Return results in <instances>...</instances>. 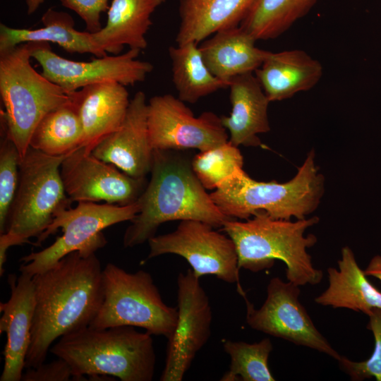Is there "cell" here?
Segmentation results:
<instances>
[{
    "label": "cell",
    "mask_w": 381,
    "mask_h": 381,
    "mask_svg": "<svg viewBox=\"0 0 381 381\" xmlns=\"http://www.w3.org/2000/svg\"><path fill=\"white\" fill-rule=\"evenodd\" d=\"M97 250L73 251L32 277L35 304L25 368L44 363L56 339L89 326L97 315L104 298Z\"/></svg>",
    "instance_id": "6da1fadb"
},
{
    "label": "cell",
    "mask_w": 381,
    "mask_h": 381,
    "mask_svg": "<svg viewBox=\"0 0 381 381\" xmlns=\"http://www.w3.org/2000/svg\"><path fill=\"white\" fill-rule=\"evenodd\" d=\"M150 174L137 200L139 212L123 234L125 248L148 241L167 222L198 220L218 228L234 219L218 208L195 174L191 160L179 150H154Z\"/></svg>",
    "instance_id": "7a4b0ae2"
},
{
    "label": "cell",
    "mask_w": 381,
    "mask_h": 381,
    "mask_svg": "<svg viewBox=\"0 0 381 381\" xmlns=\"http://www.w3.org/2000/svg\"><path fill=\"white\" fill-rule=\"evenodd\" d=\"M319 221L317 216L296 221L278 219L260 211L246 220H228L222 229L235 244L240 269L258 272L281 260L286 265L287 281L300 286L318 284L323 277L307 251L317 243V237L305 235Z\"/></svg>",
    "instance_id": "3957f363"
},
{
    "label": "cell",
    "mask_w": 381,
    "mask_h": 381,
    "mask_svg": "<svg viewBox=\"0 0 381 381\" xmlns=\"http://www.w3.org/2000/svg\"><path fill=\"white\" fill-rule=\"evenodd\" d=\"M50 351L68 362L74 380L111 375L122 381H151L155 373L152 334L131 326H87L60 337Z\"/></svg>",
    "instance_id": "277c9868"
},
{
    "label": "cell",
    "mask_w": 381,
    "mask_h": 381,
    "mask_svg": "<svg viewBox=\"0 0 381 381\" xmlns=\"http://www.w3.org/2000/svg\"><path fill=\"white\" fill-rule=\"evenodd\" d=\"M315 159L312 150L296 175L284 183L258 181L242 169L210 195L231 219L246 220L260 211L274 219H306L318 208L325 192V178Z\"/></svg>",
    "instance_id": "5b68a950"
},
{
    "label": "cell",
    "mask_w": 381,
    "mask_h": 381,
    "mask_svg": "<svg viewBox=\"0 0 381 381\" xmlns=\"http://www.w3.org/2000/svg\"><path fill=\"white\" fill-rule=\"evenodd\" d=\"M66 156L48 155L29 147L20 159L17 190L6 232L0 235L1 276L10 247L38 238L59 210L71 207L73 202L66 193L60 171Z\"/></svg>",
    "instance_id": "8992f818"
},
{
    "label": "cell",
    "mask_w": 381,
    "mask_h": 381,
    "mask_svg": "<svg viewBox=\"0 0 381 381\" xmlns=\"http://www.w3.org/2000/svg\"><path fill=\"white\" fill-rule=\"evenodd\" d=\"M35 44L23 43L0 52V95L4 107L1 111V129L17 147L20 159L40 120L70 99L71 92L31 66Z\"/></svg>",
    "instance_id": "52a82bcc"
},
{
    "label": "cell",
    "mask_w": 381,
    "mask_h": 381,
    "mask_svg": "<svg viewBox=\"0 0 381 381\" xmlns=\"http://www.w3.org/2000/svg\"><path fill=\"white\" fill-rule=\"evenodd\" d=\"M104 298L89 327L105 329L131 326L152 335H171L177 322V308L167 306L151 274L143 270L128 272L108 263L102 270Z\"/></svg>",
    "instance_id": "ba28073f"
},
{
    "label": "cell",
    "mask_w": 381,
    "mask_h": 381,
    "mask_svg": "<svg viewBox=\"0 0 381 381\" xmlns=\"http://www.w3.org/2000/svg\"><path fill=\"white\" fill-rule=\"evenodd\" d=\"M139 210L137 201L127 205L78 202L74 208L59 210L35 245H40L59 228L63 234L47 248L23 257L20 261L24 264L20 265V272L32 277L73 251L103 248L107 241L102 230L119 222L131 221Z\"/></svg>",
    "instance_id": "9c48e42d"
},
{
    "label": "cell",
    "mask_w": 381,
    "mask_h": 381,
    "mask_svg": "<svg viewBox=\"0 0 381 381\" xmlns=\"http://www.w3.org/2000/svg\"><path fill=\"white\" fill-rule=\"evenodd\" d=\"M214 229L201 221L182 220L174 231L148 240L147 259L164 254L180 255L198 278L212 274L226 283L236 284L238 293L244 297L235 244L228 235Z\"/></svg>",
    "instance_id": "30bf717a"
},
{
    "label": "cell",
    "mask_w": 381,
    "mask_h": 381,
    "mask_svg": "<svg viewBox=\"0 0 381 381\" xmlns=\"http://www.w3.org/2000/svg\"><path fill=\"white\" fill-rule=\"evenodd\" d=\"M299 286L275 277L267 286V297L258 309L243 297L246 322L253 329L325 353L339 361L341 355L318 331L299 301Z\"/></svg>",
    "instance_id": "8fae6325"
},
{
    "label": "cell",
    "mask_w": 381,
    "mask_h": 381,
    "mask_svg": "<svg viewBox=\"0 0 381 381\" xmlns=\"http://www.w3.org/2000/svg\"><path fill=\"white\" fill-rule=\"evenodd\" d=\"M149 138L153 150H208L229 141L221 116L204 111L195 116L179 97H152L147 103Z\"/></svg>",
    "instance_id": "7c38bea8"
},
{
    "label": "cell",
    "mask_w": 381,
    "mask_h": 381,
    "mask_svg": "<svg viewBox=\"0 0 381 381\" xmlns=\"http://www.w3.org/2000/svg\"><path fill=\"white\" fill-rule=\"evenodd\" d=\"M177 322L167 339L161 381H181L211 334L209 298L192 270L177 277Z\"/></svg>",
    "instance_id": "4fadbf2b"
},
{
    "label": "cell",
    "mask_w": 381,
    "mask_h": 381,
    "mask_svg": "<svg viewBox=\"0 0 381 381\" xmlns=\"http://www.w3.org/2000/svg\"><path fill=\"white\" fill-rule=\"evenodd\" d=\"M140 50L129 49L124 54L97 57L90 61H75L52 52L49 43H36L31 53L42 68V74L68 92L90 85L118 83L133 85L145 80L152 71L147 61L137 59Z\"/></svg>",
    "instance_id": "5bb4252c"
},
{
    "label": "cell",
    "mask_w": 381,
    "mask_h": 381,
    "mask_svg": "<svg viewBox=\"0 0 381 381\" xmlns=\"http://www.w3.org/2000/svg\"><path fill=\"white\" fill-rule=\"evenodd\" d=\"M60 171L66 193L72 202L104 201L127 205L138 200L147 185L146 178L136 179L120 171L82 147L65 157Z\"/></svg>",
    "instance_id": "9a60e30c"
},
{
    "label": "cell",
    "mask_w": 381,
    "mask_h": 381,
    "mask_svg": "<svg viewBox=\"0 0 381 381\" xmlns=\"http://www.w3.org/2000/svg\"><path fill=\"white\" fill-rule=\"evenodd\" d=\"M153 150L149 138L146 96L138 91L131 99L120 128L98 143L92 154L132 177L145 179L151 171Z\"/></svg>",
    "instance_id": "2e32d148"
},
{
    "label": "cell",
    "mask_w": 381,
    "mask_h": 381,
    "mask_svg": "<svg viewBox=\"0 0 381 381\" xmlns=\"http://www.w3.org/2000/svg\"><path fill=\"white\" fill-rule=\"evenodd\" d=\"M8 282L10 298L0 303V333L6 335L0 380L20 381L30 341L35 304L34 284L32 277L22 272L18 277L10 274Z\"/></svg>",
    "instance_id": "e0dca14e"
},
{
    "label": "cell",
    "mask_w": 381,
    "mask_h": 381,
    "mask_svg": "<svg viewBox=\"0 0 381 381\" xmlns=\"http://www.w3.org/2000/svg\"><path fill=\"white\" fill-rule=\"evenodd\" d=\"M83 126L81 147L87 153L121 126L130 104L125 85L104 83L71 92Z\"/></svg>",
    "instance_id": "ac0fdd59"
},
{
    "label": "cell",
    "mask_w": 381,
    "mask_h": 381,
    "mask_svg": "<svg viewBox=\"0 0 381 381\" xmlns=\"http://www.w3.org/2000/svg\"><path fill=\"white\" fill-rule=\"evenodd\" d=\"M228 87L231 111L221 120L229 131V141L237 147L260 146L258 135L270 131L268 97L253 73L234 78Z\"/></svg>",
    "instance_id": "d6986e66"
},
{
    "label": "cell",
    "mask_w": 381,
    "mask_h": 381,
    "mask_svg": "<svg viewBox=\"0 0 381 381\" xmlns=\"http://www.w3.org/2000/svg\"><path fill=\"white\" fill-rule=\"evenodd\" d=\"M254 73L271 102L311 90L321 79L323 67L301 49L268 52Z\"/></svg>",
    "instance_id": "ffe728a7"
},
{
    "label": "cell",
    "mask_w": 381,
    "mask_h": 381,
    "mask_svg": "<svg viewBox=\"0 0 381 381\" xmlns=\"http://www.w3.org/2000/svg\"><path fill=\"white\" fill-rule=\"evenodd\" d=\"M165 0H113L107 11L106 25L91 33L95 46L102 53L120 54L125 45L145 49V35L152 25V13Z\"/></svg>",
    "instance_id": "44dd1931"
},
{
    "label": "cell",
    "mask_w": 381,
    "mask_h": 381,
    "mask_svg": "<svg viewBox=\"0 0 381 381\" xmlns=\"http://www.w3.org/2000/svg\"><path fill=\"white\" fill-rule=\"evenodd\" d=\"M256 41L239 25L215 32L199 49L211 73L229 85L234 78L254 73L262 65L268 51L257 47Z\"/></svg>",
    "instance_id": "7402d4cb"
},
{
    "label": "cell",
    "mask_w": 381,
    "mask_h": 381,
    "mask_svg": "<svg viewBox=\"0 0 381 381\" xmlns=\"http://www.w3.org/2000/svg\"><path fill=\"white\" fill-rule=\"evenodd\" d=\"M338 269H327L329 286L315 298L320 306L346 308L367 315L373 308L381 309V291L373 285L358 265L353 250L344 246Z\"/></svg>",
    "instance_id": "603a6c76"
},
{
    "label": "cell",
    "mask_w": 381,
    "mask_h": 381,
    "mask_svg": "<svg viewBox=\"0 0 381 381\" xmlns=\"http://www.w3.org/2000/svg\"><path fill=\"white\" fill-rule=\"evenodd\" d=\"M253 0H180L177 45L198 44L215 32L239 26Z\"/></svg>",
    "instance_id": "cb8c5ba5"
},
{
    "label": "cell",
    "mask_w": 381,
    "mask_h": 381,
    "mask_svg": "<svg viewBox=\"0 0 381 381\" xmlns=\"http://www.w3.org/2000/svg\"><path fill=\"white\" fill-rule=\"evenodd\" d=\"M42 28L32 29L13 28L0 25V52L23 43H55L71 54L90 53L97 57L102 53L94 44L91 33L74 28L73 18L67 13L49 8L42 17Z\"/></svg>",
    "instance_id": "d4e9b609"
},
{
    "label": "cell",
    "mask_w": 381,
    "mask_h": 381,
    "mask_svg": "<svg viewBox=\"0 0 381 381\" xmlns=\"http://www.w3.org/2000/svg\"><path fill=\"white\" fill-rule=\"evenodd\" d=\"M172 80L178 97L184 102L195 103L200 99L229 83L215 77L206 66L198 44L190 42L169 48Z\"/></svg>",
    "instance_id": "484cf974"
},
{
    "label": "cell",
    "mask_w": 381,
    "mask_h": 381,
    "mask_svg": "<svg viewBox=\"0 0 381 381\" xmlns=\"http://www.w3.org/2000/svg\"><path fill=\"white\" fill-rule=\"evenodd\" d=\"M83 126L70 92L65 104L48 112L35 128L29 146L52 156H66L81 147Z\"/></svg>",
    "instance_id": "4316f807"
},
{
    "label": "cell",
    "mask_w": 381,
    "mask_h": 381,
    "mask_svg": "<svg viewBox=\"0 0 381 381\" xmlns=\"http://www.w3.org/2000/svg\"><path fill=\"white\" fill-rule=\"evenodd\" d=\"M318 0H253L240 26L256 40L278 37L306 16Z\"/></svg>",
    "instance_id": "83f0119b"
},
{
    "label": "cell",
    "mask_w": 381,
    "mask_h": 381,
    "mask_svg": "<svg viewBox=\"0 0 381 381\" xmlns=\"http://www.w3.org/2000/svg\"><path fill=\"white\" fill-rule=\"evenodd\" d=\"M223 349L229 356L231 363L221 381L275 380L268 365V358L273 349L269 338L252 344L225 340Z\"/></svg>",
    "instance_id": "f1b7e54d"
},
{
    "label": "cell",
    "mask_w": 381,
    "mask_h": 381,
    "mask_svg": "<svg viewBox=\"0 0 381 381\" xmlns=\"http://www.w3.org/2000/svg\"><path fill=\"white\" fill-rule=\"evenodd\" d=\"M193 170L206 190H215L243 169V157L229 141L200 152L191 159Z\"/></svg>",
    "instance_id": "f546056e"
},
{
    "label": "cell",
    "mask_w": 381,
    "mask_h": 381,
    "mask_svg": "<svg viewBox=\"0 0 381 381\" xmlns=\"http://www.w3.org/2000/svg\"><path fill=\"white\" fill-rule=\"evenodd\" d=\"M0 234L6 232L7 219L17 190L20 156L14 143L1 129Z\"/></svg>",
    "instance_id": "4dcf8cb0"
},
{
    "label": "cell",
    "mask_w": 381,
    "mask_h": 381,
    "mask_svg": "<svg viewBox=\"0 0 381 381\" xmlns=\"http://www.w3.org/2000/svg\"><path fill=\"white\" fill-rule=\"evenodd\" d=\"M367 329L374 337V349L370 356L362 361H353L341 356L339 361L341 368L354 381L375 378L381 381V309L373 308L368 314Z\"/></svg>",
    "instance_id": "1f68e13d"
},
{
    "label": "cell",
    "mask_w": 381,
    "mask_h": 381,
    "mask_svg": "<svg viewBox=\"0 0 381 381\" xmlns=\"http://www.w3.org/2000/svg\"><path fill=\"white\" fill-rule=\"evenodd\" d=\"M61 4L75 12L85 22L86 30L95 33L102 27L100 16L108 11L109 0H60Z\"/></svg>",
    "instance_id": "d6a6232c"
},
{
    "label": "cell",
    "mask_w": 381,
    "mask_h": 381,
    "mask_svg": "<svg viewBox=\"0 0 381 381\" xmlns=\"http://www.w3.org/2000/svg\"><path fill=\"white\" fill-rule=\"evenodd\" d=\"M73 379L70 365L58 358L49 363H43L36 368H28L23 373V381H68Z\"/></svg>",
    "instance_id": "836d02e7"
},
{
    "label": "cell",
    "mask_w": 381,
    "mask_h": 381,
    "mask_svg": "<svg viewBox=\"0 0 381 381\" xmlns=\"http://www.w3.org/2000/svg\"><path fill=\"white\" fill-rule=\"evenodd\" d=\"M364 273L368 277H375L381 282V255H376L370 259Z\"/></svg>",
    "instance_id": "e575fe53"
},
{
    "label": "cell",
    "mask_w": 381,
    "mask_h": 381,
    "mask_svg": "<svg viewBox=\"0 0 381 381\" xmlns=\"http://www.w3.org/2000/svg\"><path fill=\"white\" fill-rule=\"evenodd\" d=\"M44 0H26L28 14L33 13Z\"/></svg>",
    "instance_id": "d590c367"
}]
</instances>
